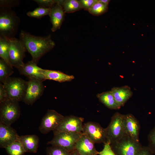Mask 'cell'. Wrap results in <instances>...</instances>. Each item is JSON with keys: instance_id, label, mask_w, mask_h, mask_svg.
I'll list each match as a JSON object with an SVG mask.
<instances>
[{"instance_id": "6da1fadb", "label": "cell", "mask_w": 155, "mask_h": 155, "mask_svg": "<svg viewBox=\"0 0 155 155\" xmlns=\"http://www.w3.org/2000/svg\"><path fill=\"white\" fill-rule=\"evenodd\" d=\"M19 37V40L31 55L32 61L36 64L41 57L51 51L55 46L50 34L44 36H36L22 30Z\"/></svg>"}, {"instance_id": "4316f807", "label": "cell", "mask_w": 155, "mask_h": 155, "mask_svg": "<svg viewBox=\"0 0 155 155\" xmlns=\"http://www.w3.org/2000/svg\"><path fill=\"white\" fill-rule=\"evenodd\" d=\"M51 8H46L39 7L32 11H29L27 13L29 17L37 18H40L46 15H49Z\"/></svg>"}, {"instance_id": "484cf974", "label": "cell", "mask_w": 155, "mask_h": 155, "mask_svg": "<svg viewBox=\"0 0 155 155\" xmlns=\"http://www.w3.org/2000/svg\"><path fill=\"white\" fill-rule=\"evenodd\" d=\"M108 9V5H105L97 0L88 11L94 16H98L106 12Z\"/></svg>"}, {"instance_id": "30bf717a", "label": "cell", "mask_w": 155, "mask_h": 155, "mask_svg": "<svg viewBox=\"0 0 155 155\" xmlns=\"http://www.w3.org/2000/svg\"><path fill=\"white\" fill-rule=\"evenodd\" d=\"M44 89L42 81L36 79H29L23 101L28 105H32L42 95Z\"/></svg>"}, {"instance_id": "83f0119b", "label": "cell", "mask_w": 155, "mask_h": 155, "mask_svg": "<svg viewBox=\"0 0 155 155\" xmlns=\"http://www.w3.org/2000/svg\"><path fill=\"white\" fill-rule=\"evenodd\" d=\"M46 155H71V152L60 146H51L46 150Z\"/></svg>"}, {"instance_id": "2e32d148", "label": "cell", "mask_w": 155, "mask_h": 155, "mask_svg": "<svg viewBox=\"0 0 155 155\" xmlns=\"http://www.w3.org/2000/svg\"><path fill=\"white\" fill-rule=\"evenodd\" d=\"M94 144L88 137L82 133L76 143L75 149L82 155H98L99 152L96 150Z\"/></svg>"}, {"instance_id": "7c38bea8", "label": "cell", "mask_w": 155, "mask_h": 155, "mask_svg": "<svg viewBox=\"0 0 155 155\" xmlns=\"http://www.w3.org/2000/svg\"><path fill=\"white\" fill-rule=\"evenodd\" d=\"M84 120L82 117L73 115L64 117L55 130L82 133Z\"/></svg>"}, {"instance_id": "9a60e30c", "label": "cell", "mask_w": 155, "mask_h": 155, "mask_svg": "<svg viewBox=\"0 0 155 155\" xmlns=\"http://www.w3.org/2000/svg\"><path fill=\"white\" fill-rule=\"evenodd\" d=\"M20 136L16 131L11 126L0 122V147L5 148L15 141L19 140Z\"/></svg>"}, {"instance_id": "44dd1931", "label": "cell", "mask_w": 155, "mask_h": 155, "mask_svg": "<svg viewBox=\"0 0 155 155\" xmlns=\"http://www.w3.org/2000/svg\"><path fill=\"white\" fill-rule=\"evenodd\" d=\"M96 97L100 102L110 109L117 110L121 108L116 102L111 90L98 94Z\"/></svg>"}, {"instance_id": "7a4b0ae2", "label": "cell", "mask_w": 155, "mask_h": 155, "mask_svg": "<svg viewBox=\"0 0 155 155\" xmlns=\"http://www.w3.org/2000/svg\"><path fill=\"white\" fill-rule=\"evenodd\" d=\"M20 19L11 8L0 7V36L14 37L20 24Z\"/></svg>"}, {"instance_id": "277c9868", "label": "cell", "mask_w": 155, "mask_h": 155, "mask_svg": "<svg viewBox=\"0 0 155 155\" xmlns=\"http://www.w3.org/2000/svg\"><path fill=\"white\" fill-rule=\"evenodd\" d=\"M18 102L8 98L0 103V122L11 126L19 118L21 111Z\"/></svg>"}, {"instance_id": "d4e9b609", "label": "cell", "mask_w": 155, "mask_h": 155, "mask_svg": "<svg viewBox=\"0 0 155 155\" xmlns=\"http://www.w3.org/2000/svg\"><path fill=\"white\" fill-rule=\"evenodd\" d=\"M13 73V68L10 67L3 59H0V82L3 84Z\"/></svg>"}, {"instance_id": "cb8c5ba5", "label": "cell", "mask_w": 155, "mask_h": 155, "mask_svg": "<svg viewBox=\"0 0 155 155\" xmlns=\"http://www.w3.org/2000/svg\"><path fill=\"white\" fill-rule=\"evenodd\" d=\"M5 148L8 155H24L26 152L19 140L15 141Z\"/></svg>"}, {"instance_id": "d6986e66", "label": "cell", "mask_w": 155, "mask_h": 155, "mask_svg": "<svg viewBox=\"0 0 155 155\" xmlns=\"http://www.w3.org/2000/svg\"><path fill=\"white\" fill-rule=\"evenodd\" d=\"M39 72L43 75L45 80H53L60 83L71 81L75 78L73 75L67 74L59 71L42 69Z\"/></svg>"}, {"instance_id": "8992f818", "label": "cell", "mask_w": 155, "mask_h": 155, "mask_svg": "<svg viewBox=\"0 0 155 155\" xmlns=\"http://www.w3.org/2000/svg\"><path fill=\"white\" fill-rule=\"evenodd\" d=\"M110 144L116 155H136L142 147L140 142L126 135Z\"/></svg>"}, {"instance_id": "f546056e", "label": "cell", "mask_w": 155, "mask_h": 155, "mask_svg": "<svg viewBox=\"0 0 155 155\" xmlns=\"http://www.w3.org/2000/svg\"><path fill=\"white\" fill-rule=\"evenodd\" d=\"M39 7L46 8H51L56 3L57 0H34Z\"/></svg>"}, {"instance_id": "5bb4252c", "label": "cell", "mask_w": 155, "mask_h": 155, "mask_svg": "<svg viewBox=\"0 0 155 155\" xmlns=\"http://www.w3.org/2000/svg\"><path fill=\"white\" fill-rule=\"evenodd\" d=\"M62 0H57L56 3L51 8L49 15L52 24L51 30L54 32L59 29L64 20L65 13L62 5Z\"/></svg>"}, {"instance_id": "e0dca14e", "label": "cell", "mask_w": 155, "mask_h": 155, "mask_svg": "<svg viewBox=\"0 0 155 155\" xmlns=\"http://www.w3.org/2000/svg\"><path fill=\"white\" fill-rule=\"evenodd\" d=\"M41 69L42 68L32 60L24 63L22 67L18 69L21 74L29 79H36L43 82L45 80L43 75L39 72Z\"/></svg>"}, {"instance_id": "4fadbf2b", "label": "cell", "mask_w": 155, "mask_h": 155, "mask_svg": "<svg viewBox=\"0 0 155 155\" xmlns=\"http://www.w3.org/2000/svg\"><path fill=\"white\" fill-rule=\"evenodd\" d=\"M123 125L125 135L137 142H140V126L138 121L131 114L124 115Z\"/></svg>"}, {"instance_id": "52a82bcc", "label": "cell", "mask_w": 155, "mask_h": 155, "mask_svg": "<svg viewBox=\"0 0 155 155\" xmlns=\"http://www.w3.org/2000/svg\"><path fill=\"white\" fill-rule=\"evenodd\" d=\"M123 117L124 115L115 113L105 128L107 142L110 144L120 140L125 135L123 125Z\"/></svg>"}, {"instance_id": "d6a6232c", "label": "cell", "mask_w": 155, "mask_h": 155, "mask_svg": "<svg viewBox=\"0 0 155 155\" xmlns=\"http://www.w3.org/2000/svg\"><path fill=\"white\" fill-rule=\"evenodd\" d=\"M97 0H80L82 9L88 11Z\"/></svg>"}, {"instance_id": "7402d4cb", "label": "cell", "mask_w": 155, "mask_h": 155, "mask_svg": "<svg viewBox=\"0 0 155 155\" xmlns=\"http://www.w3.org/2000/svg\"><path fill=\"white\" fill-rule=\"evenodd\" d=\"M9 39L0 36V57L12 68L10 63L9 55Z\"/></svg>"}, {"instance_id": "d590c367", "label": "cell", "mask_w": 155, "mask_h": 155, "mask_svg": "<svg viewBox=\"0 0 155 155\" xmlns=\"http://www.w3.org/2000/svg\"><path fill=\"white\" fill-rule=\"evenodd\" d=\"M71 155H82L75 149L71 152Z\"/></svg>"}, {"instance_id": "ac0fdd59", "label": "cell", "mask_w": 155, "mask_h": 155, "mask_svg": "<svg viewBox=\"0 0 155 155\" xmlns=\"http://www.w3.org/2000/svg\"><path fill=\"white\" fill-rule=\"evenodd\" d=\"M111 91L117 104L121 107L124 105L133 95L130 88L127 86L114 87Z\"/></svg>"}, {"instance_id": "5b68a950", "label": "cell", "mask_w": 155, "mask_h": 155, "mask_svg": "<svg viewBox=\"0 0 155 155\" xmlns=\"http://www.w3.org/2000/svg\"><path fill=\"white\" fill-rule=\"evenodd\" d=\"M53 139L48 145L63 147L71 152L75 150L76 143L82 133L66 132L54 130Z\"/></svg>"}, {"instance_id": "8d00e7d4", "label": "cell", "mask_w": 155, "mask_h": 155, "mask_svg": "<svg viewBox=\"0 0 155 155\" xmlns=\"http://www.w3.org/2000/svg\"><path fill=\"white\" fill-rule=\"evenodd\" d=\"M98 1L106 5H108L110 0H98Z\"/></svg>"}, {"instance_id": "1f68e13d", "label": "cell", "mask_w": 155, "mask_h": 155, "mask_svg": "<svg viewBox=\"0 0 155 155\" xmlns=\"http://www.w3.org/2000/svg\"><path fill=\"white\" fill-rule=\"evenodd\" d=\"M99 155H116L112 150L110 144L106 142L104 144L103 149L99 152Z\"/></svg>"}, {"instance_id": "ffe728a7", "label": "cell", "mask_w": 155, "mask_h": 155, "mask_svg": "<svg viewBox=\"0 0 155 155\" xmlns=\"http://www.w3.org/2000/svg\"><path fill=\"white\" fill-rule=\"evenodd\" d=\"M19 140L26 152L36 153L39 142L37 136L35 135L20 136Z\"/></svg>"}, {"instance_id": "4dcf8cb0", "label": "cell", "mask_w": 155, "mask_h": 155, "mask_svg": "<svg viewBox=\"0 0 155 155\" xmlns=\"http://www.w3.org/2000/svg\"><path fill=\"white\" fill-rule=\"evenodd\" d=\"M19 3L18 0H1L0 1V7L11 8L18 5Z\"/></svg>"}, {"instance_id": "8fae6325", "label": "cell", "mask_w": 155, "mask_h": 155, "mask_svg": "<svg viewBox=\"0 0 155 155\" xmlns=\"http://www.w3.org/2000/svg\"><path fill=\"white\" fill-rule=\"evenodd\" d=\"M64 116L54 110H48L42 118L39 129L40 133L46 134L54 131Z\"/></svg>"}, {"instance_id": "ba28073f", "label": "cell", "mask_w": 155, "mask_h": 155, "mask_svg": "<svg viewBox=\"0 0 155 155\" xmlns=\"http://www.w3.org/2000/svg\"><path fill=\"white\" fill-rule=\"evenodd\" d=\"M8 39L10 63L13 67L18 69L24 64L23 61L26 50L19 39L15 37Z\"/></svg>"}, {"instance_id": "3957f363", "label": "cell", "mask_w": 155, "mask_h": 155, "mask_svg": "<svg viewBox=\"0 0 155 155\" xmlns=\"http://www.w3.org/2000/svg\"><path fill=\"white\" fill-rule=\"evenodd\" d=\"M3 84L9 98L18 102L23 101L27 81L21 78L9 77Z\"/></svg>"}, {"instance_id": "9c48e42d", "label": "cell", "mask_w": 155, "mask_h": 155, "mask_svg": "<svg viewBox=\"0 0 155 155\" xmlns=\"http://www.w3.org/2000/svg\"><path fill=\"white\" fill-rule=\"evenodd\" d=\"M82 133L86 135L95 143L107 142L105 128H104L98 123L89 121L83 124Z\"/></svg>"}, {"instance_id": "603a6c76", "label": "cell", "mask_w": 155, "mask_h": 155, "mask_svg": "<svg viewBox=\"0 0 155 155\" xmlns=\"http://www.w3.org/2000/svg\"><path fill=\"white\" fill-rule=\"evenodd\" d=\"M62 5L65 13H72L82 9L79 0H62Z\"/></svg>"}, {"instance_id": "e575fe53", "label": "cell", "mask_w": 155, "mask_h": 155, "mask_svg": "<svg viewBox=\"0 0 155 155\" xmlns=\"http://www.w3.org/2000/svg\"><path fill=\"white\" fill-rule=\"evenodd\" d=\"M153 154L148 146H142L136 155H153Z\"/></svg>"}, {"instance_id": "f1b7e54d", "label": "cell", "mask_w": 155, "mask_h": 155, "mask_svg": "<svg viewBox=\"0 0 155 155\" xmlns=\"http://www.w3.org/2000/svg\"><path fill=\"white\" fill-rule=\"evenodd\" d=\"M148 139L149 142L148 147L153 154H155V127L150 132Z\"/></svg>"}, {"instance_id": "836d02e7", "label": "cell", "mask_w": 155, "mask_h": 155, "mask_svg": "<svg viewBox=\"0 0 155 155\" xmlns=\"http://www.w3.org/2000/svg\"><path fill=\"white\" fill-rule=\"evenodd\" d=\"M8 95L3 84L0 83V103L8 98Z\"/></svg>"}]
</instances>
